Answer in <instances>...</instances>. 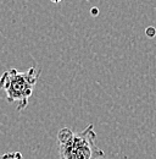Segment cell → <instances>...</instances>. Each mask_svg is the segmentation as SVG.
I'll list each match as a JSON object with an SVG mask.
<instances>
[{"mask_svg":"<svg viewBox=\"0 0 156 159\" xmlns=\"http://www.w3.org/2000/svg\"><path fill=\"white\" fill-rule=\"evenodd\" d=\"M0 159H22V154L20 152H10L0 156Z\"/></svg>","mask_w":156,"mask_h":159,"instance_id":"3","label":"cell"},{"mask_svg":"<svg viewBox=\"0 0 156 159\" xmlns=\"http://www.w3.org/2000/svg\"><path fill=\"white\" fill-rule=\"evenodd\" d=\"M51 1H53V2H56V4H58V2H60V1H62V0H51Z\"/></svg>","mask_w":156,"mask_h":159,"instance_id":"6","label":"cell"},{"mask_svg":"<svg viewBox=\"0 0 156 159\" xmlns=\"http://www.w3.org/2000/svg\"><path fill=\"white\" fill-rule=\"evenodd\" d=\"M97 139L93 125L78 134L68 127L61 129L58 134L60 159H102L105 153L98 147Z\"/></svg>","mask_w":156,"mask_h":159,"instance_id":"1","label":"cell"},{"mask_svg":"<svg viewBox=\"0 0 156 159\" xmlns=\"http://www.w3.org/2000/svg\"><path fill=\"white\" fill-rule=\"evenodd\" d=\"M39 76L40 70L34 66L27 71L9 69L0 77V89L5 92L6 100L9 103H17V110L22 111L28 105Z\"/></svg>","mask_w":156,"mask_h":159,"instance_id":"2","label":"cell"},{"mask_svg":"<svg viewBox=\"0 0 156 159\" xmlns=\"http://www.w3.org/2000/svg\"><path fill=\"white\" fill-rule=\"evenodd\" d=\"M146 32H148V36L149 37H154L155 36V28H148Z\"/></svg>","mask_w":156,"mask_h":159,"instance_id":"4","label":"cell"},{"mask_svg":"<svg viewBox=\"0 0 156 159\" xmlns=\"http://www.w3.org/2000/svg\"><path fill=\"white\" fill-rule=\"evenodd\" d=\"M92 14H93V15H97V14H98L97 9H93V10H92Z\"/></svg>","mask_w":156,"mask_h":159,"instance_id":"5","label":"cell"}]
</instances>
